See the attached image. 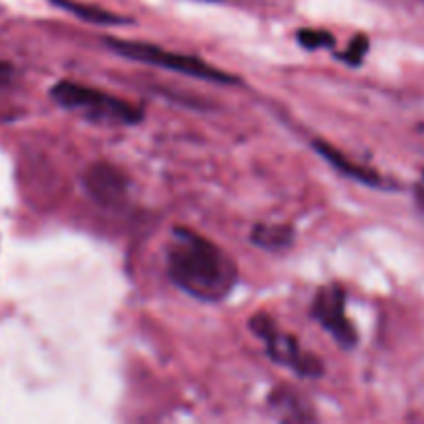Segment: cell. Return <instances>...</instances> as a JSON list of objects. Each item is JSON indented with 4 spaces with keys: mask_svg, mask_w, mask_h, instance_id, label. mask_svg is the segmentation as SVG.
Returning <instances> with one entry per match:
<instances>
[{
    "mask_svg": "<svg viewBox=\"0 0 424 424\" xmlns=\"http://www.w3.org/2000/svg\"><path fill=\"white\" fill-rule=\"evenodd\" d=\"M312 147L325 158V162L329 166H333L339 174H343L346 178H352V180H358L366 187H372V189H383L387 187L383 176L370 168H364V166H358L354 162H350V158H346L339 149H335L331 143H325V141H312Z\"/></svg>",
    "mask_w": 424,
    "mask_h": 424,
    "instance_id": "obj_7",
    "label": "cell"
},
{
    "mask_svg": "<svg viewBox=\"0 0 424 424\" xmlns=\"http://www.w3.org/2000/svg\"><path fill=\"white\" fill-rule=\"evenodd\" d=\"M54 5L63 7L65 11L81 17L83 21H89V23H104V25H112V23H127L129 19L125 17H118L114 13H108L100 7H87V5H79V3H73V0H52Z\"/></svg>",
    "mask_w": 424,
    "mask_h": 424,
    "instance_id": "obj_10",
    "label": "cell"
},
{
    "mask_svg": "<svg viewBox=\"0 0 424 424\" xmlns=\"http://www.w3.org/2000/svg\"><path fill=\"white\" fill-rule=\"evenodd\" d=\"M422 176H424V172H422Z\"/></svg>",
    "mask_w": 424,
    "mask_h": 424,
    "instance_id": "obj_15",
    "label": "cell"
},
{
    "mask_svg": "<svg viewBox=\"0 0 424 424\" xmlns=\"http://www.w3.org/2000/svg\"><path fill=\"white\" fill-rule=\"evenodd\" d=\"M251 242L269 253H282L294 244V228L284 224H257L251 232Z\"/></svg>",
    "mask_w": 424,
    "mask_h": 424,
    "instance_id": "obj_8",
    "label": "cell"
},
{
    "mask_svg": "<svg viewBox=\"0 0 424 424\" xmlns=\"http://www.w3.org/2000/svg\"><path fill=\"white\" fill-rule=\"evenodd\" d=\"M50 96L61 108L79 112L83 118L100 125H135L143 118V112L133 104L73 81L56 83Z\"/></svg>",
    "mask_w": 424,
    "mask_h": 424,
    "instance_id": "obj_2",
    "label": "cell"
},
{
    "mask_svg": "<svg viewBox=\"0 0 424 424\" xmlns=\"http://www.w3.org/2000/svg\"><path fill=\"white\" fill-rule=\"evenodd\" d=\"M346 292L337 286H325L323 290H319V294L312 300V317L321 323V327L325 331H329L333 335V339L350 350L356 346L358 341V333L352 325V321L346 317Z\"/></svg>",
    "mask_w": 424,
    "mask_h": 424,
    "instance_id": "obj_5",
    "label": "cell"
},
{
    "mask_svg": "<svg viewBox=\"0 0 424 424\" xmlns=\"http://www.w3.org/2000/svg\"><path fill=\"white\" fill-rule=\"evenodd\" d=\"M248 327L257 337H261L265 341L267 354L273 362L292 368L300 377L315 379V377L323 374V362L315 354L304 352L292 335L277 331V327L269 315H265V312L255 315L248 321Z\"/></svg>",
    "mask_w": 424,
    "mask_h": 424,
    "instance_id": "obj_4",
    "label": "cell"
},
{
    "mask_svg": "<svg viewBox=\"0 0 424 424\" xmlns=\"http://www.w3.org/2000/svg\"><path fill=\"white\" fill-rule=\"evenodd\" d=\"M414 201H416L418 211L424 215V187H416L414 189Z\"/></svg>",
    "mask_w": 424,
    "mask_h": 424,
    "instance_id": "obj_14",
    "label": "cell"
},
{
    "mask_svg": "<svg viewBox=\"0 0 424 424\" xmlns=\"http://www.w3.org/2000/svg\"><path fill=\"white\" fill-rule=\"evenodd\" d=\"M269 401L282 420H310L312 418L308 403L304 399H300L298 395L290 393V389H282V391L277 389Z\"/></svg>",
    "mask_w": 424,
    "mask_h": 424,
    "instance_id": "obj_9",
    "label": "cell"
},
{
    "mask_svg": "<svg viewBox=\"0 0 424 424\" xmlns=\"http://www.w3.org/2000/svg\"><path fill=\"white\" fill-rule=\"evenodd\" d=\"M298 42L306 50H319V48H329L333 46V36L321 30H300L298 32Z\"/></svg>",
    "mask_w": 424,
    "mask_h": 424,
    "instance_id": "obj_11",
    "label": "cell"
},
{
    "mask_svg": "<svg viewBox=\"0 0 424 424\" xmlns=\"http://www.w3.org/2000/svg\"><path fill=\"white\" fill-rule=\"evenodd\" d=\"M166 269L180 290L205 302L226 298L238 282L234 259L184 226L172 230V240L166 248Z\"/></svg>",
    "mask_w": 424,
    "mask_h": 424,
    "instance_id": "obj_1",
    "label": "cell"
},
{
    "mask_svg": "<svg viewBox=\"0 0 424 424\" xmlns=\"http://www.w3.org/2000/svg\"><path fill=\"white\" fill-rule=\"evenodd\" d=\"M13 79V67L9 63H0V85H5Z\"/></svg>",
    "mask_w": 424,
    "mask_h": 424,
    "instance_id": "obj_13",
    "label": "cell"
},
{
    "mask_svg": "<svg viewBox=\"0 0 424 424\" xmlns=\"http://www.w3.org/2000/svg\"><path fill=\"white\" fill-rule=\"evenodd\" d=\"M83 187L87 195L102 207H116L127 199L129 178L106 162H96L83 174Z\"/></svg>",
    "mask_w": 424,
    "mask_h": 424,
    "instance_id": "obj_6",
    "label": "cell"
},
{
    "mask_svg": "<svg viewBox=\"0 0 424 424\" xmlns=\"http://www.w3.org/2000/svg\"><path fill=\"white\" fill-rule=\"evenodd\" d=\"M368 52V38L366 36H356L352 40V44L348 46V50L341 54V61L352 65V67H358L362 63V59L366 56Z\"/></svg>",
    "mask_w": 424,
    "mask_h": 424,
    "instance_id": "obj_12",
    "label": "cell"
},
{
    "mask_svg": "<svg viewBox=\"0 0 424 424\" xmlns=\"http://www.w3.org/2000/svg\"><path fill=\"white\" fill-rule=\"evenodd\" d=\"M104 42L112 52H116V54H120L129 61H135V63L151 65V67H158V69H168V71L182 73V75H189V77H195V79H201V81H209V83H222V85L240 83V79L236 75H230L222 69H215L199 56L178 54V52L158 48L153 44L133 42V40L106 38Z\"/></svg>",
    "mask_w": 424,
    "mask_h": 424,
    "instance_id": "obj_3",
    "label": "cell"
}]
</instances>
